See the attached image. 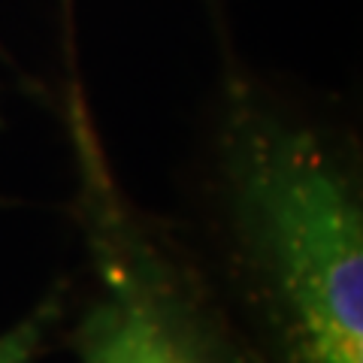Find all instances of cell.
I'll list each match as a JSON object with an SVG mask.
<instances>
[{"instance_id":"cell-1","label":"cell","mask_w":363,"mask_h":363,"mask_svg":"<svg viewBox=\"0 0 363 363\" xmlns=\"http://www.w3.org/2000/svg\"><path fill=\"white\" fill-rule=\"evenodd\" d=\"M200 209L191 242L260 363H363V161L345 124L227 70Z\"/></svg>"},{"instance_id":"cell-2","label":"cell","mask_w":363,"mask_h":363,"mask_svg":"<svg viewBox=\"0 0 363 363\" xmlns=\"http://www.w3.org/2000/svg\"><path fill=\"white\" fill-rule=\"evenodd\" d=\"M85 288L67 327L79 363H260L179 224L140 206L112 167L85 85L64 88Z\"/></svg>"},{"instance_id":"cell-3","label":"cell","mask_w":363,"mask_h":363,"mask_svg":"<svg viewBox=\"0 0 363 363\" xmlns=\"http://www.w3.org/2000/svg\"><path fill=\"white\" fill-rule=\"evenodd\" d=\"M70 279H58L16 324L0 330V363H37L70 309Z\"/></svg>"},{"instance_id":"cell-4","label":"cell","mask_w":363,"mask_h":363,"mask_svg":"<svg viewBox=\"0 0 363 363\" xmlns=\"http://www.w3.org/2000/svg\"><path fill=\"white\" fill-rule=\"evenodd\" d=\"M0 124H4V118H0Z\"/></svg>"}]
</instances>
